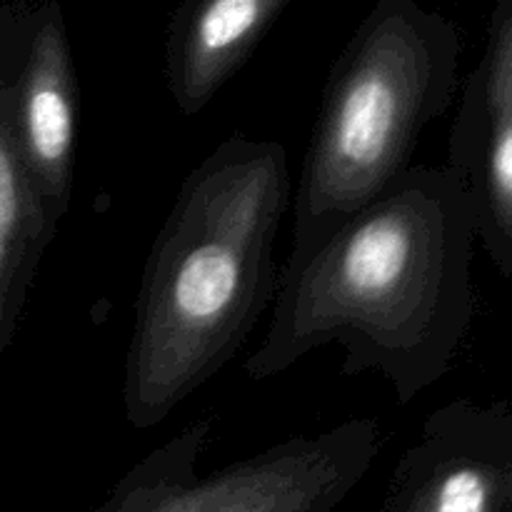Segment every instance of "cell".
I'll return each instance as SVG.
<instances>
[{"mask_svg":"<svg viewBox=\"0 0 512 512\" xmlns=\"http://www.w3.org/2000/svg\"><path fill=\"white\" fill-rule=\"evenodd\" d=\"M510 488H512V480H510Z\"/></svg>","mask_w":512,"mask_h":512,"instance_id":"10","label":"cell"},{"mask_svg":"<svg viewBox=\"0 0 512 512\" xmlns=\"http://www.w3.org/2000/svg\"><path fill=\"white\" fill-rule=\"evenodd\" d=\"M380 512H443L430 495L415 465L405 455H400L393 475H390L388 493H385Z\"/></svg>","mask_w":512,"mask_h":512,"instance_id":"9","label":"cell"},{"mask_svg":"<svg viewBox=\"0 0 512 512\" xmlns=\"http://www.w3.org/2000/svg\"><path fill=\"white\" fill-rule=\"evenodd\" d=\"M293 3L190 0L180 5L165 33V83L180 115H198Z\"/></svg>","mask_w":512,"mask_h":512,"instance_id":"8","label":"cell"},{"mask_svg":"<svg viewBox=\"0 0 512 512\" xmlns=\"http://www.w3.org/2000/svg\"><path fill=\"white\" fill-rule=\"evenodd\" d=\"M458 38L415 0H380L333 63L295 190L300 255L410 168L420 133L453 98Z\"/></svg>","mask_w":512,"mask_h":512,"instance_id":"3","label":"cell"},{"mask_svg":"<svg viewBox=\"0 0 512 512\" xmlns=\"http://www.w3.org/2000/svg\"><path fill=\"white\" fill-rule=\"evenodd\" d=\"M33 3L0 5V358L13 345L45 248L53 245L18 133V75Z\"/></svg>","mask_w":512,"mask_h":512,"instance_id":"6","label":"cell"},{"mask_svg":"<svg viewBox=\"0 0 512 512\" xmlns=\"http://www.w3.org/2000/svg\"><path fill=\"white\" fill-rule=\"evenodd\" d=\"M78 73L63 8L33 3L18 75V133L50 235L73 203L78 150Z\"/></svg>","mask_w":512,"mask_h":512,"instance_id":"5","label":"cell"},{"mask_svg":"<svg viewBox=\"0 0 512 512\" xmlns=\"http://www.w3.org/2000/svg\"><path fill=\"white\" fill-rule=\"evenodd\" d=\"M473 228L450 170L408 168L320 243L288 255L245 375L275 378L340 345L343 375L375 370L408 405L445 373L468 323Z\"/></svg>","mask_w":512,"mask_h":512,"instance_id":"1","label":"cell"},{"mask_svg":"<svg viewBox=\"0 0 512 512\" xmlns=\"http://www.w3.org/2000/svg\"><path fill=\"white\" fill-rule=\"evenodd\" d=\"M213 418L180 430L115 483L93 512H335L383 448L375 418L298 435L210 475H198Z\"/></svg>","mask_w":512,"mask_h":512,"instance_id":"4","label":"cell"},{"mask_svg":"<svg viewBox=\"0 0 512 512\" xmlns=\"http://www.w3.org/2000/svg\"><path fill=\"white\" fill-rule=\"evenodd\" d=\"M288 155L233 135L183 180L140 278L123 408L163 423L235 358L278 288L275 240L290 205Z\"/></svg>","mask_w":512,"mask_h":512,"instance_id":"2","label":"cell"},{"mask_svg":"<svg viewBox=\"0 0 512 512\" xmlns=\"http://www.w3.org/2000/svg\"><path fill=\"white\" fill-rule=\"evenodd\" d=\"M450 173L500 258L512 250V8H500L488 53L453 130Z\"/></svg>","mask_w":512,"mask_h":512,"instance_id":"7","label":"cell"}]
</instances>
